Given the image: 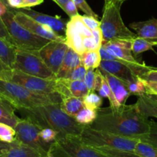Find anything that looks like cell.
Here are the masks:
<instances>
[{
	"label": "cell",
	"mask_w": 157,
	"mask_h": 157,
	"mask_svg": "<svg viewBox=\"0 0 157 157\" xmlns=\"http://www.w3.org/2000/svg\"><path fill=\"white\" fill-rule=\"evenodd\" d=\"M0 99H2V98H0Z\"/></svg>",
	"instance_id": "51"
},
{
	"label": "cell",
	"mask_w": 157,
	"mask_h": 157,
	"mask_svg": "<svg viewBox=\"0 0 157 157\" xmlns=\"http://www.w3.org/2000/svg\"><path fill=\"white\" fill-rule=\"evenodd\" d=\"M5 80L20 84L35 93L48 95H59L56 91V78H42L27 75L15 69H12Z\"/></svg>",
	"instance_id": "9"
},
{
	"label": "cell",
	"mask_w": 157,
	"mask_h": 157,
	"mask_svg": "<svg viewBox=\"0 0 157 157\" xmlns=\"http://www.w3.org/2000/svg\"><path fill=\"white\" fill-rule=\"evenodd\" d=\"M43 1L44 0H25V2H26L25 8H30L32 7V6H38V5H40L41 3H42Z\"/></svg>",
	"instance_id": "46"
},
{
	"label": "cell",
	"mask_w": 157,
	"mask_h": 157,
	"mask_svg": "<svg viewBox=\"0 0 157 157\" xmlns=\"http://www.w3.org/2000/svg\"><path fill=\"white\" fill-rule=\"evenodd\" d=\"M13 11L15 18L18 23L27 29L29 32L38 36L42 37L50 41H66L65 37L58 35L55 33L53 30L50 29L49 26L45 25L38 22L35 20L32 19L31 17L28 16L21 11Z\"/></svg>",
	"instance_id": "12"
},
{
	"label": "cell",
	"mask_w": 157,
	"mask_h": 157,
	"mask_svg": "<svg viewBox=\"0 0 157 157\" xmlns=\"http://www.w3.org/2000/svg\"><path fill=\"white\" fill-rule=\"evenodd\" d=\"M52 1L55 2L63 10L64 8L66 7V4H67L69 1H71V0H52Z\"/></svg>",
	"instance_id": "48"
},
{
	"label": "cell",
	"mask_w": 157,
	"mask_h": 157,
	"mask_svg": "<svg viewBox=\"0 0 157 157\" xmlns=\"http://www.w3.org/2000/svg\"><path fill=\"white\" fill-rule=\"evenodd\" d=\"M60 105L65 113H66L69 116L73 117L84 107L83 99L74 96L62 98Z\"/></svg>",
	"instance_id": "23"
},
{
	"label": "cell",
	"mask_w": 157,
	"mask_h": 157,
	"mask_svg": "<svg viewBox=\"0 0 157 157\" xmlns=\"http://www.w3.org/2000/svg\"><path fill=\"white\" fill-rule=\"evenodd\" d=\"M15 136L16 133L14 127L6 124L0 123V140L11 144L15 140Z\"/></svg>",
	"instance_id": "31"
},
{
	"label": "cell",
	"mask_w": 157,
	"mask_h": 157,
	"mask_svg": "<svg viewBox=\"0 0 157 157\" xmlns=\"http://www.w3.org/2000/svg\"><path fill=\"white\" fill-rule=\"evenodd\" d=\"M95 69H89V70H87L84 78V82L86 85L87 86L89 91L93 90L94 81H95Z\"/></svg>",
	"instance_id": "38"
},
{
	"label": "cell",
	"mask_w": 157,
	"mask_h": 157,
	"mask_svg": "<svg viewBox=\"0 0 157 157\" xmlns=\"http://www.w3.org/2000/svg\"><path fill=\"white\" fill-rule=\"evenodd\" d=\"M87 70L85 68L84 66L81 64L77 66L72 72L70 75H69L67 78L71 80H78V81H84L85 76Z\"/></svg>",
	"instance_id": "35"
},
{
	"label": "cell",
	"mask_w": 157,
	"mask_h": 157,
	"mask_svg": "<svg viewBox=\"0 0 157 157\" xmlns=\"http://www.w3.org/2000/svg\"><path fill=\"white\" fill-rule=\"evenodd\" d=\"M126 85H127L128 90H129L131 95H135V96L138 97L146 94V87H145V85L141 78H139L135 81L129 83V84H126Z\"/></svg>",
	"instance_id": "32"
},
{
	"label": "cell",
	"mask_w": 157,
	"mask_h": 157,
	"mask_svg": "<svg viewBox=\"0 0 157 157\" xmlns=\"http://www.w3.org/2000/svg\"><path fill=\"white\" fill-rule=\"evenodd\" d=\"M8 6L12 9H23L25 8V0H6Z\"/></svg>",
	"instance_id": "43"
},
{
	"label": "cell",
	"mask_w": 157,
	"mask_h": 157,
	"mask_svg": "<svg viewBox=\"0 0 157 157\" xmlns=\"http://www.w3.org/2000/svg\"><path fill=\"white\" fill-rule=\"evenodd\" d=\"M58 132L51 128H42L39 132L42 140L48 144H52L58 137Z\"/></svg>",
	"instance_id": "33"
},
{
	"label": "cell",
	"mask_w": 157,
	"mask_h": 157,
	"mask_svg": "<svg viewBox=\"0 0 157 157\" xmlns=\"http://www.w3.org/2000/svg\"><path fill=\"white\" fill-rule=\"evenodd\" d=\"M0 38H2V39L6 40L7 42L10 43L11 44H12L13 46L14 45V43H13V41H12V38H11V36L9 35V32H8L7 31V29H6V25H5L4 22H3L2 19V18L0 17Z\"/></svg>",
	"instance_id": "40"
},
{
	"label": "cell",
	"mask_w": 157,
	"mask_h": 157,
	"mask_svg": "<svg viewBox=\"0 0 157 157\" xmlns=\"http://www.w3.org/2000/svg\"><path fill=\"white\" fill-rule=\"evenodd\" d=\"M62 81L65 86L67 87L69 93L72 96L83 99L86 94L89 93V89L85 84L84 81L71 80L69 78H58Z\"/></svg>",
	"instance_id": "22"
},
{
	"label": "cell",
	"mask_w": 157,
	"mask_h": 157,
	"mask_svg": "<svg viewBox=\"0 0 157 157\" xmlns=\"http://www.w3.org/2000/svg\"><path fill=\"white\" fill-rule=\"evenodd\" d=\"M131 41H132L131 50H132V53L134 56H136L146 51L153 49L154 45L152 43H150L145 38H140L139 36L135 37Z\"/></svg>",
	"instance_id": "28"
},
{
	"label": "cell",
	"mask_w": 157,
	"mask_h": 157,
	"mask_svg": "<svg viewBox=\"0 0 157 157\" xmlns=\"http://www.w3.org/2000/svg\"><path fill=\"white\" fill-rule=\"evenodd\" d=\"M15 130L16 140L38 150L43 154L48 155L51 144H46L42 140L39 136L41 130L40 127L26 118H20L15 127Z\"/></svg>",
	"instance_id": "10"
},
{
	"label": "cell",
	"mask_w": 157,
	"mask_h": 157,
	"mask_svg": "<svg viewBox=\"0 0 157 157\" xmlns=\"http://www.w3.org/2000/svg\"><path fill=\"white\" fill-rule=\"evenodd\" d=\"M72 1L75 3L77 9H81L86 15L91 17H93V18L98 19V15L94 12V11L91 9V7L89 6V4L86 2V0H72Z\"/></svg>",
	"instance_id": "34"
},
{
	"label": "cell",
	"mask_w": 157,
	"mask_h": 157,
	"mask_svg": "<svg viewBox=\"0 0 157 157\" xmlns=\"http://www.w3.org/2000/svg\"><path fill=\"white\" fill-rule=\"evenodd\" d=\"M84 35L76 29L75 25L71 21H68L66 25L65 39L66 43L69 48L73 49L75 52L81 55L85 52L83 45V41Z\"/></svg>",
	"instance_id": "18"
},
{
	"label": "cell",
	"mask_w": 157,
	"mask_h": 157,
	"mask_svg": "<svg viewBox=\"0 0 157 157\" xmlns=\"http://www.w3.org/2000/svg\"><path fill=\"white\" fill-rule=\"evenodd\" d=\"M97 117L96 110H92V109L87 108L83 107L78 113L75 114L74 118L78 124L82 125L89 126L94 122Z\"/></svg>",
	"instance_id": "26"
},
{
	"label": "cell",
	"mask_w": 157,
	"mask_h": 157,
	"mask_svg": "<svg viewBox=\"0 0 157 157\" xmlns=\"http://www.w3.org/2000/svg\"><path fill=\"white\" fill-rule=\"evenodd\" d=\"M84 107L92 110H97L100 108L103 104V98L99 96L95 91H89V93L83 99Z\"/></svg>",
	"instance_id": "30"
},
{
	"label": "cell",
	"mask_w": 157,
	"mask_h": 157,
	"mask_svg": "<svg viewBox=\"0 0 157 157\" xmlns=\"http://www.w3.org/2000/svg\"><path fill=\"white\" fill-rule=\"evenodd\" d=\"M123 1H126V0H123Z\"/></svg>",
	"instance_id": "50"
},
{
	"label": "cell",
	"mask_w": 157,
	"mask_h": 157,
	"mask_svg": "<svg viewBox=\"0 0 157 157\" xmlns=\"http://www.w3.org/2000/svg\"><path fill=\"white\" fill-rule=\"evenodd\" d=\"M9 8L7 2H5L3 0H0V17L7 12Z\"/></svg>",
	"instance_id": "47"
},
{
	"label": "cell",
	"mask_w": 157,
	"mask_h": 157,
	"mask_svg": "<svg viewBox=\"0 0 157 157\" xmlns=\"http://www.w3.org/2000/svg\"><path fill=\"white\" fill-rule=\"evenodd\" d=\"M1 18L15 48L29 51H38L50 41V40L34 35L18 23L15 18L13 11L9 8Z\"/></svg>",
	"instance_id": "6"
},
{
	"label": "cell",
	"mask_w": 157,
	"mask_h": 157,
	"mask_svg": "<svg viewBox=\"0 0 157 157\" xmlns=\"http://www.w3.org/2000/svg\"><path fill=\"white\" fill-rule=\"evenodd\" d=\"M83 45L86 51H96L99 50V48L95 43L93 36L84 37L83 41Z\"/></svg>",
	"instance_id": "37"
},
{
	"label": "cell",
	"mask_w": 157,
	"mask_h": 157,
	"mask_svg": "<svg viewBox=\"0 0 157 157\" xmlns=\"http://www.w3.org/2000/svg\"><path fill=\"white\" fill-rule=\"evenodd\" d=\"M136 108L143 116L146 117L157 118V97L155 95L145 94L138 96Z\"/></svg>",
	"instance_id": "19"
},
{
	"label": "cell",
	"mask_w": 157,
	"mask_h": 157,
	"mask_svg": "<svg viewBox=\"0 0 157 157\" xmlns=\"http://www.w3.org/2000/svg\"><path fill=\"white\" fill-rule=\"evenodd\" d=\"M6 157H49V156L15 140L14 142L11 143V147Z\"/></svg>",
	"instance_id": "20"
},
{
	"label": "cell",
	"mask_w": 157,
	"mask_h": 157,
	"mask_svg": "<svg viewBox=\"0 0 157 157\" xmlns=\"http://www.w3.org/2000/svg\"><path fill=\"white\" fill-rule=\"evenodd\" d=\"M79 137L84 144L92 147H111L128 151H134L136 144L139 140L119 136L104 130H95L89 126H85Z\"/></svg>",
	"instance_id": "7"
},
{
	"label": "cell",
	"mask_w": 157,
	"mask_h": 157,
	"mask_svg": "<svg viewBox=\"0 0 157 157\" xmlns=\"http://www.w3.org/2000/svg\"><path fill=\"white\" fill-rule=\"evenodd\" d=\"M101 72L103 73V76L106 78V81L109 84L111 90H112V94L114 97L116 99L117 102L120 106H123L126 104V101L130 96L129 90H128L127 85L124 81L119 79L116 77L113 76L111 74L105 71L100 69Z\"/></svg>",
	"instance_id": "15"
},
{
	"label": "cell",
	"mask_w": 157,
	"mask_h": 157,
	"mask_svg": "<svg viewBox=\"0 0 157 157\" xmlns=\"http://www.w3.org/2000/svg\"><path fill=\"white\" fill-rule=\"evenodd\" d=\"M12 70L11 67H9L7 64H5L1 59H0V78L2 79H6L8 76L10 71Z\"/></svg>",
	"instance_id": "44"
},
{
	"label": "cell",
	"mask_w": 157,
	"mask_h": 157,
	"mask_svg": "<svg viewBox=\"0 0 157 157\" xmlns=\"http://www.w3.org/2000/svg\"><path fill=\"white\" fill-rule=\"evenodd\" d=\"M96 111V118L89 125L92 128L143 141L150 134L152 121L143 116L135 104L117 108H99Z\"/></svg>",
	"instance_id": "1"
},
{
	"label": "cell",
	"mask_w": 157,
	"mask_h": 157,
	"mask_svg": "<svg viewBox=\"0 0 157 157\" xmlns=\"http://www.w3.org/2000/svg\"><path fill=\"white\" fill-rule=\"evenodd\" d=\"M20 120L15 113V108L3 99H0V123L6 124L11 127L16 126Z\"/></svg>",
	"instance_id": "21"
},
{
	"label": "cell",
	"mask_w": 157,
	"mask_h": 157,
	"mask_svg": "<svg viewBox=\"0 0 157 157\" xmlns=\"http://www.w3.org/2000/svg\"><path fill=\"white\" fill-rule=\"evenodd\" d=\"M81 64L80 55L69 47L61 66L55 75V78H67L71 72Z\"/></svg>",
	"instance_id": "17"
},
{
	"label": "cell",
	"mask_w": 157,
	"mask_h": 157,
	"mask_svg": "<svg viewBox=\"0 0 157 157\" xmlns=\"http://www.w3.org/2000/svg\"><path fill=\"white\" fill-rule=\"evenodd\" d=\"M156 97H157V96H156Z\"/></svg>",
	"instance_id": "52"
},
{
	"label": "cell",
	"mask_w": 157,
	"mask_h": 157,
	"mask_svg": "<svg viewBox=\"0 0 157 157\" xmlns=\"http://www.w3.org/2000/svg\"><path fill=\"white\" fill-rule=\"evenodd\" d=\"M130 28L136 32L137 36L146 39L150 43L157 41V19L152 18L147 21H135L130 24Z\"/></svg>",
	"instance_id": "16"
},
{
	"label": "cell",
	"mask_w": 157,
	"mask_h": 157,
	"mask_svg": "<svg viewBox=\"0 0 157 157\" xmlns=\"http://www.w3.org/2000/svg\"><path fill=\"white\" fill-rule=\"evenodd\" d=\"M16 55L12 69L20 71L27 75L46 79H55V75L45 64L35 51L15 48Z\"/></svg>",
	"instance_id": "8"
},
{
	"label": "cell",
	"mask_w": 157,
	"mask_h": 157,
	"mask_svg": "<svg viewBox=\"0 0 157 157\" xmlns=\"http://www.w3.org/2000/svg\"><path fill=\"white\" fill-rule=\"evenodd\" d=\"M142 81H143L145 87H146V94L155 95V96H157V82L146 81V80L143 79H142Z\"/></svg>",
	"instance_id": "39"
},
{
	"label": "cell",
	"mask_w": 157,
	"mask_h": 157,
	"mask_svg": "<svg viewBox=\"0 0 157 157\" xmlns=\"http://www.w3.org/2000/svg\"><path fill=\"white\" fill-rule=\"evenodd\" d=\"M92 32L95 43H96L97 46H98L99 49V48L103 44V35H102L101 29H100V28H98V29L92 30Z\"/></svg>",
	"instance_id": "42"
},
{
	"label": "cell",
	"mask_w": 157,
	"mask_h": 157,
	"mask_svg": "<svg viewBox=\"0 0 157 157\" xmlns=\"http://www.w3.org/2000/svg\"><path fill=\"white\" fill-rule=\"evenodd\" d=\"M0 98L16 110L29 109L43 104L61 103L60 95L35 93L20 84L0 78Z\"/></svg>",
	"instance_id": "3"
},
{
	"label": "cell",
	"mask_w": 157,
	"mask_h": 157,
	"mask_svg": "<svg viewBox=\"0 0 157 157\" xmlns=\"http://www.w3.org/2000/svg\"><path fill=\"white\" fill-rule=\"evenodd\" d=\"M96 150L109 157H140L134 151L120 150L111 147H95Z\"/></svg>",
	"instance_id": "29"
},
{
	"label": "cell",
	"mask_w": 157,
	"mask_h": 157,
	"mask_svg": "<svg viewBox=\"0 0 157 157\" xmlns=\"http://www.w3.org/2000/svg\"><path fill=\"white\" fill-rule=\"evenodd\" d=\"M49 157H109L91 146L86 145L79 136H58L49 148Z\"/></svg>",
	"instance_id": "5"
},
{
	"label": "cell",
	"mask_w": 157,
	"mask_h": 157,
	"mask_svg": "<svg viewBox=\"0 0 157 157\" xmlns=\"http://www.w3.org/2000/svg\"><path fill=\"white\" fill-rule=\"evenodd\" d=\"M99 68L111 74L126 84L132 82L139 78L131 70L130 67L121 61L102 60Z\"/></svg>",
	"instance_id": "14"
},
{
	"label": "cell",
	"mask_w": 157,
	"mask_h": 157,
	"mask_svg": "<svg viewBox=\"0 0 157 157\" xmlns=\"http://www.w3.org/2000/svg\"><path fill=\"white\" fill-rule=\"evenodd\" d=\"M21 9L20 10L21 12L27 15L28 16L31 17L32 19L35 20L36 21L45 25L49 26L52 30H53L58 35L65 37L66 25L68 22L67 20L60 18L59 16H52V15L41 13V12L32 10L29 8H24V9Z\"/></svg>",
	"instance_id": "13"
},
{
	"label": "cell",
	"mask_w": 157,
	"mask_h": 157,
	"mask_svg": "<svg viewBox=\"0 0 157 157\" xmlns=\"http://www.w3.org/2000/svg\"><path fill=\"white\" fill-rule=\"evenodd\" d=\"M11 147V144L0 140V157H6L8 150Z\"/></svg>",
	"instance_id": "45"
},
{
	"label": "cell",
	"mask_w": 157,
	"mask_h": 157,
	"mask_svg": "<svg viewBox=\"0 0 157 157\" xmlns=\"http://www.w3.org/2000/svg\"><path fill=\"white\" fill-rule=\"evenodd\" d=\"M123 0H105L103 17L100 20V29L103 35V44L111 40H132L136 34L129 30L122 18L120 9Z\"/></svg>",
	"instance_id": "4"
},
{
	"label": "cell",
	"mask_w": 157,
	"mask_h": 157,
	"mask_svg": "<svg viewBox=\"0 0 157 157\" xmlns=\"http://www.w3.org/2000/svg\"><path fill=\"white\" fill-rule=\"evenodd\" d=\"M152 44H153L154 46H157V41H155V42H153V43H152Z\"/></svg>",
	"instance_id": "49"
},
{
	"label": "cell",
	"mask_w": 157,
	"mask_h": 157,
	"mask_svg": "<svg viewBox=\"0 0 157 157\" xmlns=\"http://www.w3.org/2000/svg\"><path fill=\"white\" fill-rule=\"evenodd\" d=\"M25 118L41 129L51 128L58 132V136H80L85 125L78 124L73 117L65 113L60 103L43 104L29 109L18 110Z\"/></svg>",
	"instance_id": "2"
},
{
	"label": "cell",
	"mask_w": 157,
	"mask_h": 157,
	"mask_svg": "<svg viewBox=\"0 0 157 157\" xmlns=\"http://www.w3.org/2000/svg\"><path fill=\"white\" fill-rule=\"evenodd\" d=\"M15 47L0 38V59L12 69L15 60Z\"/></svg>",
	"instance_id": "24"
},
{
	"label": "cell",
	"mask_w": 157,
	"mask_h": 157,
	"mask_svg": "<svg viewBox=\"0 0 157 157\" xmlns=\"http://www.w3.org/2000/svg\"><path fill=\"white\" fill-rule=\"evenodd\" d=\"M140 157H157V147L143 140H139L134 150Z\"/></svg>",
	"instance_id": "27"
},
{
	"label": "cell",
	"mask_w": 157,
	"mask_h": 157,
	"mask_svg": "<svg viewBox=\"0 0 157 157\" xmlns=\"http://www.w3.org/2000/svg\"><path fill=\"white\" fill-rule=\"evenodd\" d=\"M68 48L69 46L66 41H50L35 52L50 70L56 75Z\"/></svg>",
	"instance_id": "11"
},
{
	"label": "cell",
	"mask_w": 157,
	"mask_h": 157,
	"mask_svg": "<svg viewBox=\"0 0 157 157\" xmlns=\"http://www.w3.org/2000/svg\"><path fill=\"white\" fill-rule=\"evenodd\" d=\"M141 79L146 80V81H149L157 82V69L152 67L150 70L148 71L142 77Z\"/></svg>",
	"instance_id": "41"
},
{
	"label": "cell",
	"mask_w": 157,
	"mask_h": 157,
	"mask_svg": "<svg viewBox=\"0 0 157 157\" xmlns=\"http://www.w3.org/2000/svg\"><path fill=\"white\" fill-rule=\"evenodd\" d=\"M80 58L82 64L86 70L98 68L102 61L99 50L86 51L80 55Z\"/></svg>",
	"instance_id": "25"
},
{
	"label": "cell",
	"mask_w": 157,
	"mask_h": 157,
	"mask_svg": "<svg viewBox=\"0 0 157 157\" xmlns=\"http://www.w3.org/2000/svg\"><path fill=\"white\" fill-rule=\"evenodd\" d=\"M80 18H81L82 21L84 22V24L86 25L90 30H94V29H98V28H99L100 21H99L97 18L89 16V15H80Z\"/></svg>",
	"instance_id": "36"
},
{
	"label": "cell",
	"mask_w": 157,
	"mask_h": 157,
	"mask_svg": "<svg viewBox=\"0 0 157 157\" xmlns=\"http://www.w3.org/2000/svg\"></svg>",
	"instance_id": "53"
}]
</instances>
